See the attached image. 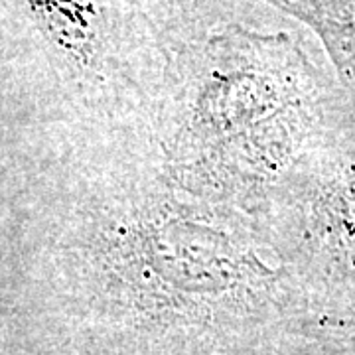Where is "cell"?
<instances>
[{
	"label": "cell",
	"instance_id": "1",
	"mask_svg": "<svg viewBox=\"0 0 355 355\" xmlns=\"http://www.w3.org/2000/svg\"><path fill=\"white\" fill-rule=\"evenodd\" d=\"M217 2L200 0L180 24L153 97L176 127V174L214 186L243 172L265 203L349 103L292 34L233 22Z\"/></svg>",
	"mask_w": 355,
	"mask_h": 355
},
{
	"label": "cell",
	"instance_id": "2",
	"mask_svg": "<svg viewBox=\"0 0 355 355\" xmlns=\"http://www.w3.org/2000/svg\"><path fill=\"white\" fill-rule=\"evenodd\" d=\"M266 237L296 324L355 326V111L352 105L265 202Z\"/></svg>",
	"mask_w": 355,
	"mask_h": 355
},
{
	"label": "cell",
	"instance_id": "3",
	"mask_svg": "<svg viewBox=\"0 0 355 355\" xmlns=\"http://www.w3.org/2000/svg\"><path fill=\"white\" fill-rule=\"evenodd\" d=\"M89 101L153 95L198 0H18Z\"/></svg>",
	"mask_w": 355,
	"mask_h": 355
},
{
	"label": "cell",
	"instance_id": "4",
	"mask_svg": "<svg viewBox=\"0 0 355 355\" xmlns=\"http://www.w3.org/2000/svg\"><path fill=\"white\" fill-rule=\"evenodd\" d=\"M312 30L328 53L334 77L355 109V0H257Z\"/></svg>",
	"mask_w": 355,
	"mask_h": 355
},
{
	"label": "cell",
	"instance_id": "5",
	"mask_svg": "<svg viewBox=\"0 0 355 355\" xmlns=\"http://www.w3.org/2000/svg\"><path fill=\"white\" fill-rule=\"evenodd\" d=\"M310 355H355V331L343 334L330 342L318 345Z\"/></svg>",
	"mask_w": 355,
	"mask_h": 355
}]
</instances>
